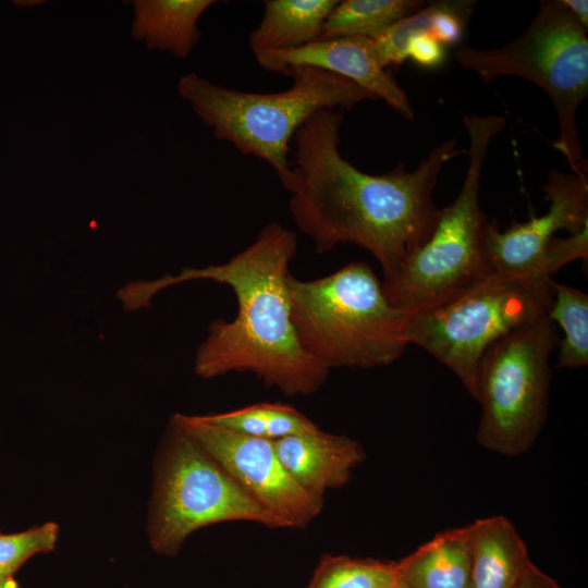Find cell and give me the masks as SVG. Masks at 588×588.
Segmentation results:
<instances>
[{
    "mask_svg": "<svg viewBox=\"0 0 588 588\" xmlns=\"http://www.w3.org/2000/svg\"><path fill=\"white\" fill-rule=\"evenodd\" d=\"M342 122L341 111L321 110L296 132L294 167L282 185L290 193L289 210L318 254L357 245L388 278L431 235L440 215L433 189L444 164L461 151L449 139L413 171L400 163L388 173L368 174L342 156Z\"/></svg>",
    "mask_w": 588,
    "mask_h": 588,
    "instance_id": "obj_1",
    "label": "cell"
},
{
    "mask_svg": "<svg viewBox=\"0 0 588 588\" xmlns=\"http://www.w3.org/2000/svg\"><path fill=\"white\" fill-rule=\"evenodd\" d=\"M296 250V232L271 222L226 262L184 268L175 275L177 283L211 280L225 284L237 301L232 321L210 323L195 354L197 376L211 379L249 372L289 396L309 395L323 385L330 371L303 350L292 321L289 280Z\"/></svg>",
    "mask_w": 588,
    "mask_h": 588,
    "instance_id": "obj_2",
    "label": "cell"
},
{
    "mask_svg": "<svg viewBox=\"0 0 588 588\" xmlns=\"http://www.w3.org/2000/svg\"><path fill=\"white\" fill-rule=\"evenodd\" d=\"M289 292L303 350L329 371L389 365L408 345V314L390 303L364 261L309 281L291 275Z\"/></svg>",
    "mask_w": 588,
    "mask_h": 588,
    "instance_id": "obj_3",
    "label": "cell"
},
{
    "mask_svg": "<svg viewBox=\"0 0 588 588\" xmlns=\"http://www.w3.org/2000/svg\"><path fill=\"white\" fill-rule=\"evenodd\" d=\"M287 76L293 84L286 90L249 93L192 72L180 78L177 90L216 138L269 163L283 185L292 170L291 140L314 114L378 100L352 81L317 68H294Z\"/></svg>",
    "mask_w": 588,
    "mask_h": 588,
    "instance_id": "obj_4",
    "label": "cell"
},
{
    "mask_svg": "<svg viewBox=\"0 0 588 588\" xmlns=\"http://www.w3.org/2000/svg\"><path fill=\"white\" fill-rule=\"evenodd\" d=\"M469 148L463 185L446 207L440 209L429 238L382 286L390 303L408 315L446 302L493 271L486 235L489 220L480 208L482 167L492 138L505 126L500 115H464Z\"/></svg>",
    "mask_w": 588,
    "mask_h": 588,
    "instance_id": "obj_5",
    "label": "cell"
},
{
    "mask_svg": "<svg viewBox=\"0 0 588 588\" xmlns=\"http://www.w3.org/2000/svg\"><path fill=\"white\" fill-rule=\"evenodd\" d=\"M458 65L489 83L517 76L541 88L552 101L559 132L552 146L571 172L588 177L577 130V111L588 94L587 29L561 0H543L520 36L490 49L462 46L454 53Z\"/></svg>",
    "mask_w": 588,
    "mask_h": 588,
    "instance_id": "obj_6",
    "label": "cell"
},
{
    "mask_svg": "<svg viewBox=\"0 0 588 588\" xmlns=\"http://www.w3.org/2000/svg\"><path fill=\"white\" fill-rule=\"evenodd\" d=\"M553 281L491 271L446 302L409 314L408 344L446 366L474 397L483 354L512 331L547 316Z\"/></svg>",
    "mask_w": 588,
    "mask_h": 588,
    "instance_id": "obj_7",
    "label": "cell"
},
{
    "mask_svg": "<svg viewBox=\"0 0 588 588\" xmlns=\"http://www.w3.org/2000/svg\"><path fill=\"white\" fill-rule=\"evenodd\" d=\"M228 522L283 528L172 417L156 466L148 520L151 548L174 556L194 531Z\"/></svg>",
    "mask_w": 588,
    "mask_h": 588,
    "instance_id": "obj_8",
    "label": "cell"
},
{
    "mask_svg": "<svg viewBox=\"0 0 588 588\" xmlns=\"http://www.w3.org/2000/svg\"><path fill=\"white\" fill-rule=\"evenodd\" d=\"M559 340L555 323L543 316L512 331L483 354L474 396L481 407L479 445L510 457L532 448L548 414L549 357Z\"/></svg>",
    "mask_w": 588,
    "mask_h": 588,
    "instance_id": "obj_9",
    "label": "cell"
},
{
    "mask_svg": "<svg viewBox=\"0 0 588 588\" xmlns=\"http://www.w3.org/2000/svg\"><path fill=\"white\" fill-rule=\"evenodd\" d=\"M173 417L283 528H304L321 513L323 498L309 493L293 479L273 441L228 430L201 415Z\"/></svg>",
    "mask_w": 588,
    "mask_h": 588,
    "instance_id": "obj_10",
    "label": "cell"
},
{
    "mask_svg": "<svg viewBox=\"0 0 588 588\" xmlns=\"http://www.w3.org/2000/svg\"><path fill=\"white\" fill-rule=\"evenodd\" d=\"M549 209L504 231L488 222L486 247L490 268L511 275L549 280L561 269L554 234L588 228V177L550 170L542 186Z\"/></svg>",
    "mask_w": 588,
    "mask_h": 588,
    "instance_id": "obj_11",
    "label": "cell"
},
{
    "mask_svg": "<svg viewBox=\"0 0 588 588\" xmlns=\"http://www.w3.org/2000/svg\"><path fill=\"white\" fill-rule=\"evenodd\" d=\"M255 59L261 68L284 75L298 66L334 73L383 100L402 118H414L408 96L394 76L379 64L372 41L367 36L318 39L293 50L261 52L255 54Z\"/></svg>",
    "mask_w": 588,
    "mask_h": 588,
    "instance_id": "obj_12",
    "label": "cell"
},
{
    "mask_svg": "<svg viewBox=\"0 0 588 588\" xmlns=\"http://www.w3.org/2000/svg\"><path fill=\"white\" fill-rule=\"evenodd\" d=\"M277 454L293 479L309 493L323 498L346 485L366 458L362 444L344 434L316 430L273 441Z\"/></svg>",
    "mask_w": 588,
    "mask_h": 588,
    "instance_id": "obj_13",
    "label": "cell"
},
{
    "mask_svg": "<svg viewBox=\"0 0 588 588\" xmlns=\"http://www.w3.org/2000/svg\"><path fill=\"white\" fill-rule=\"evenodd\" d=\"M471 546L469 588H514L531 563L513 523L493 515L468 525Z\"/></svg>",
    "mask_w": 588,
    "mask_h": 588,
    "instance_id": "obj_14",
    "label": "cell"
},
{
    "mask_svg": "<svg viewBox=\"0 0 588 588\" xmlns=\"http://www.w3.org/2000/svg\"><path fill=\"white\" fill-rule=\"evenodd\" d=\"M470 568L467 525L437 534L396 562V576L407 588H469Z\"/></svg>",
    "mask_w": 588,
    "mask_h": 588,
    "instance_id": "obj_15",
    "label": "cell"
},
{
    "mask_svg": "<svg viewBox=\"0 0 588 588\" xmlns=\"http://www.w3.org/2000/svg\"><path fill=\"white\" fill-rule=\"evenodd\" d=\"M213 0H135L132 36L148 49L187 58L201 33L197 22Z\"/></svg>",
    "mask_w": 588,
    "mask_h": 588,
    "instance_id": "obj_16",
    "label": "cell"
},
{
    "mask_svg": "<svg viewBox=\"0 0 588 588\" xmlns=\"http://www.w3.org/2000/svg\"><path fill=\"white\" fill-rule=\"evenodd\" d=\"M336 0H268L259 25L249 34L254 56L286 51L321 38L323 24Z\"/></svg>",
    "mask_w": 588,
    "mask_h": 588,
    "instance_id": "obj_17",
    "label": "cell"
},
{
    "mask_svg": "<svg viewBox=\"0 0 588 588\" xmlns=\"http://www.w3.org/2000/svg\"><path fill=\"white\" fill-rule=\"evenodd\" d=\"M201 417L228 430L270 441L319 428L295 407L281 403H258Z\"/></svg>",
    "mask_w": 588,
    "mask_h": 588,
    "instance_id": "obj_18",
    "label": "cell"
},
{
    "mask_svg": "<svg viewBox=\"0 0 588 588\" xmlns=\"http://www.w3.org/2000/svg\"><path fill=\"white\" fill-rule=\"evenodd\" d=\"M418 0H345L327 17L320 39L370 37L424 7Z\"/></svg>",
    "mask_w": 588,
    "mask_h": 588,
    "instance_id": "obj_19",
    "label": "cell"
},
{
    "mask_svg": "<svg viewBox=\"0 0 588 588\" xmlns=\"http://www.w3.org/2000/svg\"><path fill=\"white\" fill-rule=\"evenodd\" d=\"M553 299L547 317L563 330L559 340V368H583L588 364V295L553 281Z\"/></svg>",
    "mask_w": 588,
    "mask_h": 588,
    "instance_id": "obj_20",
    "label": "cell"
},
{
    "mask_svg": "<svg viewBox=\"0 0 588 588\" xmlns=\"http://www.w3.org/2000/svg\"><path fill=\"white\" fill-rule=\"evenodd\" d=\"M396 562L323 555L307 588H393Z\"/></svg>",
    "mask_w": 588,
    "mask_h": 588,
    "instance_id": "obj_21",
    "label": "cell"
},
{
    "mask_svg": "<svg viewBox=\"0 0 588 588\" xmlns=\"http://www.w3.org/2000/svg\"><path fill=\"white\" fill-rule=\"evenodd\" d=\"M436 10L437 1L424 5L415 13L369 37L378 62L383 69L401 65L407 59L406 50L411 39L422 33L430 34Z\"/></svg>",
    "mask_w": 588,
    "mask_h": 588,
    "instance_id": "obj_22",
    "label": "cell"
},
{
    "mask_svg": "<svg viewBox=\"0 0 588 588\" xmlns=\"http://www.w3.org/2000/svg\"><path fill=\"white\" fill-rule=\"evenodd\" d=\"M59 526L48 522L22 532L0 534V577H10L33 555L54 549Z\"/></svg>",
    "mask_w": 588,
    "mask_h": 588,
    "instance_id": "obj_23",
    "label": "cell"
},
{
    "mask_svg": "<svg viewBox=\"0 0 588 588\" xmlns=\"http://www.w3.org/2000/svg\"><path fill=\"white\" fill-rule=\"evenodd\" d=\"M475 1H437L430 35L442 45H454L463 36Z\"/></svg>",
    "mask_w": 588,
    "mask_h": 588,
    "instance_id": "obj_24",
    "label": "cell"
},
{
    "mask_svg": "<svg viewBox=\"0 0 588 588\" xmlns=\"http://www.w3.org/2000/svg\"><path fill=\"white\" fill-rule=\"evenodd\" d=\"M406 57L421 68L436 69L444 62L445 47L429 33H422L411 39Z\"/></svg>",
    "mask_w": 588,
    "mask_h": 588,
    "instance_id": "obj_25",
    "label": "cell"
},
{
    "mask_svg": "<svg viewBox=\"0 0 588 588\" xmlns=\"http://www.w3.org/2000/svg\"><path fill=\"white\" fill-rule=\"evenodd\" d=\"M514 588H562L560 584L532 562Z\"/></svg>",
    "mask_w": 588,
    "mask_h": 588,
    "instance_id": "obj_26",
    "label": "cell"
},
{
    "mask_svg": "<svg viewBox=\"0 0 588 588\" xmlns=\"http://www.w3.org/2000/svg\"><path fill=\"white\" fill-rule=\"evenodd\" d=\"M573 16L587 29L588 28V1L587 0H561Z\"/></svg>",
    "mask_w": 588,
    "mask_h": 588,
    "instance_id": "obj_27",
    "label": "cell"
},
{
    "mask_svg": "<svg viewBox=\"0 0 588 588\" xmlns=\"http://www.w3.org/2000/svg\"><path fill=\"white\" fill-rule=\"evenodd\" d=\"M0 588H19V584L13 576L0 577Z\"/></svg>",
    "mask_w": 588,
    "mask_h": 588,
    "instance_id": "obj_28",
    "label": "cell"
},
{
    "mask_svg": "<svg viewBox=\"0 0 588 588\" xmlns=\"http://www.w3.org/2000/svg\"><path fill=\"white\" fill-rule=\"evenodd\" d=\"M395 588H407V587L404 586L402 583L397 581L395 585Z\"/></svg>",
    "mask_w": 588,
    "mask_h": 588,
    "instance_id": "obj_29",
    "label": "cell"
},
{
    "mask_svg": "<svg viewBox=\"0 0 588 588\" xmlns=\"http://www.w3.org/2000/svg\"><path fill=\"white\" fill-rule=\"evenodd\" d=\"M393 588H395V586Z\"/></svg>",
    "mask_w": 588,
    "mask_h": 588,
    "instance_id": "obj_30",
    "label": "cell"
}]
</instances>
